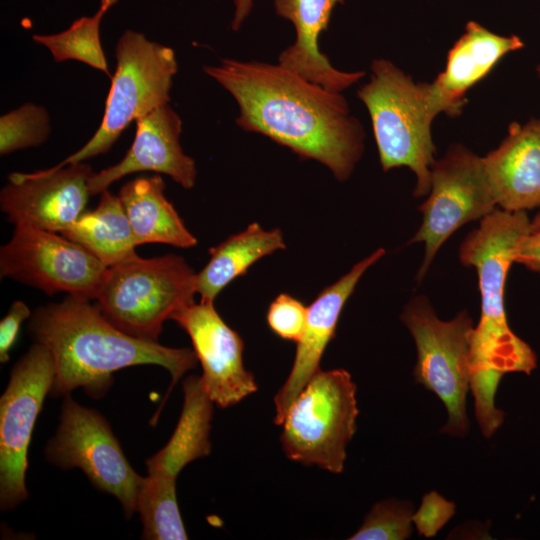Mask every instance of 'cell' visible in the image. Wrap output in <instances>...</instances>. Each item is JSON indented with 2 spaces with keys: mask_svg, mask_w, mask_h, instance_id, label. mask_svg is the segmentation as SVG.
Listing matches in <instances>:
<instances>
[{
  "mask_svg": "<svg viewBox=\"0 0 540 540\" xmlns=\"http://www.w3.org/2000/svg\"><path fill=\"white\" fill-rule=\"evenodd\" d=\"M203 70L233 96L243 130L320 162L339 181L349 178L364 149V131L341 93L280 64L224 59Z\"/></svg>",
  "mask_w": 540,
  "mask_h": 540,
  "instance_id": "1",
  "label": "cell"
},
{
  "mask_svg": "<svg viewBox=\"0 0 540 540\" xmlns=\"http://www.w3.org/2000/svg\"><path fill=\"white\" fill-rule=\"evenodd\" d=\"M28 328L35 342L53 356V396L82 388L97 399L112 385L115 371L153 364L171 375L166 400L178 380L198 363L193 349L171 348L123 332L84 297L68 295L61 302L38 308Z\"/></svg>",
  "mask_w": 540,
  "mask_h": 540,
  "instance_id": "2",
  "label": "cell"
},
{
  "mask_svg": "<svg viewBox=\"0 0 540 540\" xmlns=\"http://www.w3.org/2000/svg\"><path fill=\"white\" fill-rule=\"evenodd\" d=\"M530 232L525 211L495 209L461 244L460 260L475 267L481 294L480 321L470 334L469 381L474 388L495 391L505 373L530 374L537 366L535 352L510 329L504 307L515 248Z\"/></svg>",
  "mask_w": 540,
  "mask_h": 540,
  "instance_id": "3",
  "label": "cell"
},
{
  "mask_svg": "<svg viewBox=\"0 0 540 540\" xmlns=\"http://www.w3.org/2000/svg\"><path fill=\"white\" fill-rule=\"evenodd\" d=\"M357 96L369 112L382 169L410 168L416 176L414 195L428 194L436 161L431 124L438 115L429 83H415L391 61L375 59Z\"/></svg>",
  "mask_w": 540,
  "mask_h": 540,
  "instance_id": "4",
  "label": "cell"
},
{
  "mask_svg": "<svg viewBox=\"0 0 540 540\" xmlns=\"http://www.w3.org/2000/svg\"><path fill=\"white\" fill-rule=\"evenodd\" d=\"M197 273L180 256H136L108 267L95 300L106 319L123 332L158 342L163 323L194 302Z\"/></svg>",
  "mask_w": 540,
  "mask_h": 540,
  "instance_id": "5",
  "label": "cell"
},
{
  "mask_svg": "<svg viewBox=\"0 0 540 540\" xmlns=\"http://www.w3.org/2000/svg\"><path fill=\"white\" fill-rule=\"evenodd\" d=\"M115 58L116 69L100 126L83 147L58 166L106 153L132 121L169 104L178 70L172 48L149 40L141 32L126 30L116 43Z\"/></svg>",
  "mask_w": 540,
  "mask_h": 540,
  "instance_id": "6",
  "label": "cell"
},
{
  "mask_svg": "<svg viewBox=\"0 0 540 540\" xmlns=\"http://www.w3.org/2000/svg\"><path fill=\"white\" fill-rule=\"evenodd\" d=\"M356 384L345 369L319 370L290 405L280 441L287 458L331 473L344 470L359 415Z\"/></svg>",
  "mask_w": 540,
  "mask_h": 540,
  "instance_id": "7",
  "label": "cell"
},
{
  "mask_svg": "<svg viewBox=\"0 0 540 540\" xmlns=\"http://www.w3.org/2000/svg\"><path fill=\"white\" fill-rule=\"evenodd\" d=\"M401 321L417 350L415 382L436 394L446 407L448 419L440 432L465 436L469 429L466 396L470 334L474 327L471 317L461 311L451 320H441L430 302L418 296L406 305Z\"/></svg>",
  "mask_w": 540,
  "mask_h": 540,
  "instance_id": "8",
  "label": "cell"
},
{
  "mask_svg": "<svg viewBox=\"0 0 540 540\" xmlns=\"http://www.w3.org/2000/svg\"><path fill=\"white\" fill-rule=\"evenodd\" d=\"M45 456L62 469L80 468L95 488L118 499L127 518L137 512L144 477L131 467L108 421L69 394Z\"/></svg>",
  "mask_w": 540,
  "mask_h": 540,
  "instance_id": "9",
  "label": "cell"
},
{
  "mask_svg": "<svg viewBox=\"0 0 540 540\" xmlns=\"http://www.w3.org/2000/svg\"><path fill=\"white\" fill-rule=\"evenodd\" d=\"M55 379L51 352L35 342L16 362L0 398V507L9 511L25 501L27 453L44 399Z\"/></svg>",
  "mask_w": 540,
  "mask_h": 540,
  "instance_id": "10",
  "label": "cell"
},
{
  "mask_svg": "<svg viewBox=\"0 0 540 540\" xmlns=\"http://www.w3.org/2000/svg\"><path fill=\"white\" fill-rule=\"evenodd\" d=\"M108 267L62 234L28 224L15 225L0 248V274L48 295L95 299Z\"/></svg>",
  "mask_w": 540,
  "mask_h": 540,
  "instance_id": "11",
  "label": "cell"
},
{
  "mask_svg": "<svg viewBox=\"0 0 540 540\" xmlns=\"http://www.w3.org/2000/svg\"><path fill=\"white\" fill-rule=\"evenodd\" d=\"M430 194L420 206L422 223L410 240L423 242L425 253L417 274L421 280L443 243L468 222L496 209L482 157L461 144L449 147L431 168Z\"/></svg>",
  "mask_w": 540,
  "mask_h": 540,
  "instance_id": "12",
  "label": "cell"
},
{
  "mask_svg": "<svg viewBox=\"0 0 540 540\" xmlns=\"http://www.w3.org/2000/svg\"><path fill=\"white\" fill-rule=\"evenodd\" d=\"M93 174L84 162L31 173L13 172L0 193V208L14 225L61 233L85 211Z\"/></svg>",
  "mask_w": 540,
  "mask_h": 540,
  "instance_id": "13",
  "label": "cell"
},
{
  "mask_svg": "<svg viewBox=\"0 0 540 540\" xmlns=\"http://www.w3.org/2000/svg\"><path fill=\"white\" fill-rule=\"evenodd\" d=\"M170 319L189 335L202 367L203 386L213 403L227 408L257 391L254 375L243 364L242 338L212 302L190 303Z\"/></svg>",
  "mask_w": 540,
  "mask_h": 540,
  "instance_id": "14",
  "label": "cell"
},
{
  "mask_svg": "<svg viewBox=\"0 0 540 540\" xmlns=\"http://www.w3.org/2000/svg\"><path fill=\"white\" fill-rule=\"evenodd\" d=\"M135 122V138L124 157L91 175V195L101 194L114 182L137 172L165 174L183 188H193L197 168L195 161L182 150V121L176 111L166 104Z\"/></svg>",
  "mask_w": 540,
  "mask_h": 540,
  "instance_id": "15",
  "label": "cell"
},
{
  "mask_svg": "<svg viewBox=\"0 0 540 540\" xmlns=\"http://www.w3.org/2000/svg\"><path fill=\"white\" fill-rule=\"evenodd\" d=\"M384 254L385 250L379 248L356 263L335 283L324 288L307 307L306 324L303 334L297 342L291 371L274 396V423L276 425H282L292 402L313 375L320 370L322 355L335 335L337 323L346 301L352 295L367 269Z\"/></svg>",
  "mask_w": 540,
  "mask_h": 540,
  "instance_id": "16",
  "label": "cell"
},
{
  "mask_svg": "<svg viewBox=\"0 0 540 540\" xmlns=\"http://www.w3.org/2000/svg\"><path fill=\"white\" fill-rule=\"evenodd\" d=\"M523 46L516 35H498L474 21L468 22L464 34L448 52L445 70L429 83L435 111L450 117L460 115L466 92L486 77L501 58Z\"/></svg>",
  "mask_w": 540,
  "mask_h": 540,
  "instance_id": "17",
  "label": "cell"
},
{
  "mask_svg": "<svg viewBox=\"0 0 540 540\" xmlns=\"http://www.w3.org/2000/svg\"><path fill=\"white\" fill-rule=\"evenodd\" d=\"M482 161L502 210L526 212L540 207V119L511 123L502 143Z\"/></svg>",
  "mask_w": 540,
  "mask_h": 540,
  "instance_id": "18",
  "label": "cell"
},
{
  "mask_svg": "<svg viewBox=\"0 0 540 540\" xmlns=\"http://www.w3.org/2000/svg\"><path fill=\"white\" fill-rule=\"evenodd\" d=\"M344 0H274L276 14L289 20L296 31L294 43L278 56V64L332 92L341 93L365 75L334 68L319 49L320 34L337 4Z\"/></svg>",
  "mask_w": 540,
  "mask_h": 540,
  "instance_id": "19",
  "label": "cell"
},
{
  "mask_svg": "<svg viewBox=\"0 0 540 540\" xmlns=\"http://www.w3.org/2000/svg\"><path fill=\"white\" fill-rule=\"evenodd\" d=\"M183 393L182 411L171 438L146 460L148 477L175 486L178 474L187 464L211 452L209 434L213 401L201 377H187L183 382Z\"/></svg>",
  "mask_w": 540,
  "mask_h": 540,
  "instance_id": "20",
  "label": "cell"
},
{
  "mask_svg": "<svg viewBox=\"0 0 540 540\" xmlns=\"http://www.w3.org/2000/svg\"><path fill=\"white\" fill-rule=\"evenodd\" d=\"M136 245L164 243L179 248L197 244L173 204L165 196V182L159 174L138 177L119 192Z\"/></svg>",
  "mask_w": 540,
  "mask_h": 540,
  "instance_id": "21",
  "label": "cell"
},
{
  "mask_svg": "<svg viewBox=\"0 0 540 540\" xmlns=\"http://www.w3.org/2000/svg\"><path fill=\"white\" fill-rule=\"evenodd\" d=\"M286 247L279 229L265 230L251 223L243 231L209 249L210 259L197 273V293L201 302H214L234 279L245 275L256 261Z\"/></svg>",
  "mask_w": 540,
  "mask_h": 540,
  "instance_id": "22",
  "label": "cell"
},
{
  "mask_svg": "<svg viewBox=\"0 0 540 540\" xmlns=\"http://www.w3.org/2000/svg\"><path fill=\"white\" fill-rule=\"evenodd\" d=\"M60 234L85 248L106 267L138 256L122 202L108 189L101 193L99 203L93 210L85 211Z\"/></svg>",
  "mask_w": 540,
  "mask_h": 540,
  "instance_id": "23",
  "label": "cell"
},
{
  "mask_svg": "<svg viewBox=\"0 0 540 540\" xmlns=\"http://www.w3.org/2000/svg\"><path fill=\"white\" fill-rule=\"evenodd\" d=\"M117 0H101L96 13L75 20L66 30L51 35H33V40L45 46L56 62L75 60L108 75L106 57L100 40V24L105 13Z\"/></svg>",
  "mask_w": 540,
  "mask_h": 540,
  "instance_id": "24",
  "label": "cell"
},
{
  "mask_svg": "<svg viewBox=\"0 0 540 540\" xmlns=\"http://www.w3.org/2000/svg\"><path fill=\"white\" fill-rule=\"evenodd\" d=\"M137 512L143 525V539L185 540L188 538L177 504L176 487L144 477L138 497Z\"/></svg>",
  "mask_w": 540,
  "mask_h": 540,
  "instance_id": "25",
  "label": "cell"
},
{
  "mask_svg": "<svg viewBox=\"0 0 540 540\" xmlns=\"http://www.w3.org/2000/svg\"><path fill=\"white\" fill-rule=\"evenodd\" d=\"M50 131L45 107L25 103L0 117V154L37 147L47 140Z\"/></svg>",
  "mask_w": 540,
  "mask_h": 540,
  "instance_id": "26",
  "label": "cell"
},
{
  "mask_svg": "<svg viewBox=\"0 0 540 540\" xmlns=\"http://www.w3.org/2000/svg\"><path fill=\"white\" fill-rule=\"evenodd\" d=\"M414 505L389 498L376 503L351 540H404L412 533Z\"/></svg>",
  "mask_w": 540,
  "mask_h": 540,
  "instance_id": "27",
  "label": "cell"
},
{
  "mask_svg": "<svg viewBox=\"0 0 540 540\" xmlns=\"http://www.w3.org/2000/svg\"><path fill=\"white\" fill-rule=\"evenodd\" d=\"M266 318L276 335L297 343L305 328L307 307L289 294L282 293L271 302Z\"/></svg>",
  "mask_w": 540,
  "mask_h": 540,
  "instance_id": "28",
  "label": "cell"
},
{
  "mask_svg": "<svg viewBox=\"0 0 540 540\" xmlns=\"http://www.w3.org/2000/svg\"><path fill=\"white\" fill-rule=\"evenodd\" d=\"M455 513V503L436 491H430L422 497L419 508L413 513L412 522L419 535L430 538L436 536Z\"/></svg>",
  "mask_w": 540,
  "mask_h": 540,
  "instance_id": "29",
  "label": "cell"
},
{
  "mask_svg": "<svg viewBox=\"0 0 540 540\" xmlns=\"http://www.w3.org/2000/svg\"><path fill=\"white\" fill-rule=\"evenodd\" d=\"M32 316L30 308L22 300L14 301L0 322V362L6 363L10 350L18 336L21 324Z\"/></svg>",
  "mask_w": 540,
  "mask_h": 540,
  "instance_id": "30",
  "label": "cell"
},
{
  "mask_svg": "<svg viewBox=\"0 0 540 540\" xmlns=\"http://www.w3.org/2000/svg\"><path fill=\"white\" fill-rule=\"evenodd\" d=\"M514 262L540 274V231H531L518 242Z\"/></svg>",
  "mask_w": 540,
  "mask_h": 540,
  "instance_id": "31",
  "label": "cell"
},
{
  "mask_svg": "<svg viewBox=\"0 0 540 540\" xmlns=\"http://www.w3.org/2000/svg\"><path fill=\"white\" fill-rule=\"evenodd\" d=\"M254 0H234L235 10L231 22V28L234 31L240 29L242 23L248 17L253 7Z\"/></svg>",
  "mask_w": 540,
  "mask_h": 540,
  "instance_id": "32",
  "label": "cell"
},
{
  "mask_svg": "<svg viewBox=\"0 0 540 540\" xmlns=\"http://www.w3.org/2000/svg\"><path fill=\"white\" fill-rule=\"evenodd\" d=\"M531 231L532 232L540 231V212L531 221Z\"/></svg>",
  "mask_w": 540,
  "mask_h": 540,
  "instance_id": "33",
  "label": "cell"
},
{
  "mask_svg": "<svg viewBox=\"0 0 540 540\" xmlns=\"http://www.w3.org/2000/svg\"><path fill=\"white\" fill-rule=\"evenodd\" d=\"M536 71H537V73L539 75V78H540V65L537 66Z\"/></svg>",
  "mask_w": 540,
  "mask_h": 540,
  "instance_id": "34",
  "label": "cell"
}]
</instances>
